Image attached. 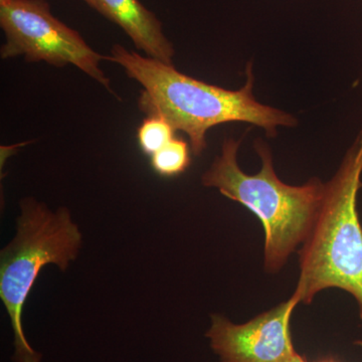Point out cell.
<instances>
[{
  "label": "cell",
  "mask_w": 362,
  "mask_h": 362,
  "mask_svg": "<svg viewBox=\"0 0 362 362\" xmlns=\"http://www.w3.org/2000/svg\"><path fill=\"white\" fill-rule=\"evenodd\" d=\"M106 59L122 66L128 77L142 86L138 100L140 110L148 116L161 117L173 129L185 132L194 156H201L206 148L207 131L220 124H252L264 128L272 137L279 126L296 125L291 114L255 99L251 65L247 66L246 85L230 90L188 77L175 66L141 56L121 45H114Z\"/></svg>",
  "instance_id": "obj_1"
},
{
  "label": "cell",
  "mask_w": 362,
  "mask_h": 362,
  "mask_svg": "<svg viewBox=\"0 0 362 362\" xmlns=\"http://www.w3.org/2000/svg\"><path fill=\"white\" fill-rule=\"evenodd\" d=\"M240 142L226 138L221 153L202 175V185L239 202L256 214L265 232L264 266L276 273L310 233L322 204L325 183L312 178L303 185H286L274 169L273 157L265 143L255 149L262 160L257 175H247L238 163Z\"/></svg>",
  "instance_id": "obj_2"
},
{
  "label": "cell",
  "mask_w": 362,
  "mask_h": 362,
  "mask_svg": "<svg viewBox=\"0 0 362 362\" xmlns=\"http://www.w3.org/2000/svg\"><path fill=\"white\" fill-rule=\"evenodd\" d=\"M362 131L332 180L299 252L300 277L292 297L310 304L319 292L338 288L356 298L362 319V226L357 213L361 187Z\"/></svg>",
  "instance_id": "obj_3"
},
{
  "label": "cell",
  "mask_w": 362,
  "mask_h": 362,
  "mask_svg": "<svg viewBox=\"0 0 362 362\" xmlns=\"http://www.w3.org/2000/svg\"><path fill=\"white\" fill-rule=\"evenodd\" d=\"M21 209L16 238L1 251L0 298L13 330L14 362H40L42 356L23 332V306L44 267L54 264L65 271L77 259L82 235L65 207L52 213L28 197L21 202Z\"/></svg>",
  "instance_id": "obj_4"
},
{
  "label": "cell",
  "mask_w": 362,
  "mask_h": 362,
  "mask_svg": "<svg viewBox=\"0 0 362 362\" xmlns=\"http://www.w3.org/2000/svg\"><path fill=\"white\" fill-rule=\"evenodd\" d=\"M0 26L6 42L2 59L23 57L28 63L75 66L106 89L110 80L100 68L106 57L95 52L82 35L52 13L47 0H1Z\"/></svg>",
  "instance_id": "obj_5"
},
{
  "label": "cell",
  "mask_w": 362,
  "mask_h": 362,
  "mask_svg": "<svg viewBox=\"0 0 362 362\" xmlns=\"http://www.w3.org/2000/svg\"><path fill=\"white\" fill-rule=\"evenodd\" d=\"M297 305L291 296L243 324L214 314L206 337L221 362H289L297 354L290 331Z\"/></svg>",
  "instance_id": "obj_6"
},
{
  "label": "cell",
  "mask_w": 362,
  "mask_h": 362,
  "mask_svg": "<svg viewBox=\"0 0 362 362\" xmlns=\"http://www.w3.org/2000/svg\"><path fill=\"white\" fill-rule=\"evenodd\" d=\"M90 8L120 26L136 49L148 58L173 66L175 51L156 14L139 0H83Z\"/></svg>",
  "instance_id": "obj_7"
},
{
  "label": "cell",
  "mask_w": 362,
  "mask_h": 362,
  "mask_svg": "<svg viewBox=\"0 0 362 362\" xmlns=\"http://www.w3.org/2000/svg\"><path fill=\"white\" fill-rule=\"evenodd\" d=\"M150 158L153 170L164 177L181 175L192 163L187 143L175 137Z\"/></svg>",
  "instance_id": "obj_8"
},
{
  "label": "cell",
  "mask_w": 362,
  "mask_h": 362,
  "mask_svg": "<svg viewBox=\"0 0 362 362\" xmlns=\"http://www.w3.org/2000/svg\"><path fill=\"white\" fill-rule=\"evenodd\" d=\"M175 130L159 116H148L137 130V140L143 153L151 157L175 138Z\"/></svg>",
  "instance_id": "obj_9"
},
{
  "label": "cell",
  "mask_w": 362,
  "mask_h": 362,
  "mask_svg": "<svg viewBox=\"0 0 362 362\" xmlns=\"http://www.w3.org/2000/svg\"><path fill=\"white\" fill-rule=\"evenodd\" d=\"M289 362H306V361H305L303 356H300V354H298L297 352V354H295V356L293 357L291 361H290Z\"/></svg>",
  "instance_id": "obj_10"
},
{
  "label": "cell",
  "mask_w": 362,
  "mask_h": 362,
  "mask_svg": "<svg viewBox=\"0 0 362 362\" xmlns=\"http://www.w3.org/2000/svg\"><path fill=\"white\" fill-rule=\"evenodd\" d=\"M318 362H337V361H331V359H326V361H318Z\"/></svg>",
  "instance_id": "obj_11"
},
{
  "label": "cell",
  "mask_w": 362,
  "mask_h": 362,
  "mask_svg": "<svg viewBox=\"0 0 362 362\" xmlns=\"http://www.w3.org/2000/svg\"><path fill=\"white\" fill-rule=\"evenodd\" d=\"M0 1H1V0H0Z\"/></svg>",
  "instance_id": "obj_12"
}]
</instances>
